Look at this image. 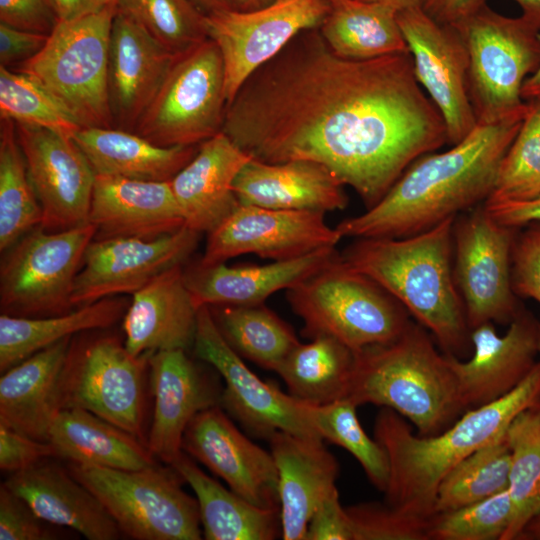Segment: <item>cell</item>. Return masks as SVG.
<instances>
[{"instance_id": "1", "label": "cell", "mask_w": 540, "mask_h": 540, "mask_svg": "<svg viewBox=\"0 0 540 540\" xmlns=\"http://www.w3.org/2000/svg\"><path fill=\"white\" fill-rule=\"evenodd\" d=\"M222 132L263 162L325 166L367 209L414 161L447 143L410 52L346 59L319 27L298 33L245 80L226 105Z\"/></svg>"}, {"instance_id": "2", "label": "cell", "mask_w": 540, "mask_h": 540, "mask_svg": "<svg viewBox=\"0 0 540 540\" xmlns=\"http://www.w3.org/2000/svg\"><path fill=\"white\" fill-rule=\"evenodd\" d=\"M529 108L496 123L477 124L451 149L421 156L379 202L335 228L342 238L407 237L483 203Z\"/></svg>"}, {"instance_id": "3", "label": "cell", "mask_w": 540, "mask_h": 540, "mask_svg": "<svg viewBox=\"0 0 540 540\" xmlns=\"http://www.w3.org/2000/svg\"><path fill=\"white\" fill-rule=\"evenodd\" d=\"M540 407V360L505 396L468 409L443 431L415 435L401 415L383 407L374 423V439L389 465L386 504L410 516L431 518L443 478L476 450L504 436L522 411Z\"/></svg>"}, {"instance_id": "4", "label": "cell", "mask_w": 540, "mask_h": 540, "mask_svg": "<svg viewBox=\"0 0 540 540\" xmlns=\"http://www.w3.org/2000/svg\"><path fill=\"white\" fill-rule=\"evenodd\" d=\"M455 219L407 237L359 238L341 254L351 268L392 295L445 354L453 356L465 352L470 341L452 266Z\"/></svg>"}, {"instance_id": "5", "label": "cell", "mask_w": 540, "mask_h": 540, "mask_svg": "<svg viewBox=\"0 0 540 540\" xmlns=\"http://www.w3.org/2000/svg\"><path fill=\"white\" fill-rule=\"evenodd\" d=\"M347 399L371 403L409 419L418 435L437 434L465 412L447 354L428 331L410 322L394 341L355 353Z\"/></svg>"}, {"instance_id": "6", "label": "cell", "mask_w": 540, "mask_h": 540, "mask_svg": "<svg viewBox=\"0 0 540 540\" xmlns=\"http://www.w3.org/2000/svg\"><path fill=\"white\" fill-rule=\"evenodd\" d=\"M287 299L304 322L305 337L330 336L355 353L394 341L411 322L392 295L341 254L289 289Z\"/></svg>"}, {"instance_id": "7", "label": "cell", "mask_w": 540, "mask_h": 540, "mask_svg": "<svg viewBox=\"0 0 540 540\" xmlns=\"http://www.w3.org/2000/svg\"><path fill=\"white\" fill-rule=\"evenodd\" d=\"M105 330L71 338L59 378L60 409L89 411L146 444L150 354H131L124 338Z\"/></svg>"}, {"instance_id": "8", "label": "cell", "mask_w": 540, "mask_h": 540, "mask_svg": "<svg viewBox=\"0 0 540 540\" xmlns=\"http://www.w3.org/2000/svg\"><path fill=\"white\" fill-rule=\"evenodd\" d=\"M117 2L102 10L57 21L44 48L19 70L45 86L82 127H113L108 57Z\"/></svg>"}, {"instance_id": "9", "label": "cell", "mask_w": 540, "mask_h": 540, "mask_svg": "<svg viewBox=\"0 0 540 540\" xmlns=\"http://www.w3.org/2000/svg\"><path fill=\"white\" fill-rule=\"evenodd\" d=\"M453 26L468 50V88L477 124L527 111L521 89L540 67L539 32L521 16L501 15L487 4Z\"/></svg>"}, {"instance_id": "10", "label": "cell", "mask_w": 540, "mask_h": 540, "mask_svg": "<svg viewBox=\"0 0 540 540\" xmlns=\"http://www.w3.org/2000/svg\"><path fill=\"white\" fill-rule=\"evenodd\" d=\"M70 473L104 505L121 532L137 540H199L196 498L181 487V477L158 465L121 470L67 463Z\"/></svg>"}, {"instance_id": "11", "label": "cell", "mask_w": 540, "mask_h": 540, "mask_svg": "<svg viewBox=\"0 0 540 540\" xmlns=\"http://www.w3.org/2000/svg\"><path fill=\"white\" fill-rule=\"evenodd\" d=\"M226 105L223 59L208 38L175 57L134 132L163 147L200 145L222 131Z\"/></svg>"}, {"instance_id": "12", "label": "cell", "mask_w": 540, "mask_h": 540, "mask_svg": "<svg viewBox=\"0 0 540 540\" xmlns=\"http://www.w3.org/2000/svg\"><path fill=\"white\" fill-rule=\"evenodd\" d=\"M95 235L90 222L62 231L39 226L24 235L1 263V312L39 318L71 311L75 278Z\"/></svg>"}, {"instance_id": "13", "label": "cell", "mask_w": 540, "mask_h": 540, "mask_svg": "<svg viewBox=\"0 0 540 540\" xmlns=\"http://www.w3.org/2000/svg\"><path fill=\"white\" fill-rule=\"evenodd\" d=\"M193 348L224 381L220 406L250 434L268 440L273 433L283 431L322 439L313 426L309 404L252 372L226 342L207 305L198 309Z\"/></svg>"}, {"instance_id": "14", "label": "cell", "mask_w": 540, "mask_h": 540, "mask_svg": "<svg viewBox=\"0 0 540 540\" xmlns=\"http://www.w3.org/2000/svg\"><path fill=\"white\" fill-rule=\"evenodd\" d=\"M518 228L496 222L483 203L453 226L454 278L470 331L510 323L521 310L512 287V248Z\"/></svg>"}, {"instance_id": "15", "label": "cell", "mask_w": 540, "mask_h": 540, "mask_svg": "<svg viewBox=\"0 0 540 540\" xmlns=\"http://www.w3.org/2000/svg\"><path fill=\"white\" fill-rule=\"evenodd\" d=\"M329 10V0H277L252 11L207 14L209 38L223 59L227 104L256 69L301 31L318 28Z\"/></svg>"}, {"instance_id": "16", "label": "cell", "mask_w": 540, "mask_h": 540, "mask_svg": "<svg viewBox=\"0 0 540 540\" xmlns=\"http://www.w3.org/2000/svg\"><path fill=\"white\" fill-rule=\"evenodd\" d=\"M398 22L415 77L442 115L447 143L455 145L477 126L469 96L466 43L455 26L437 22L422 7L398 12Z\"/></svg>"}, {"instance_id": "17", "label": "cell", "mask_w": 540, "mask_h": 540, "mask_svg": "<svg viewBox=\"0 0 540 540\" xmlns=\"http://www.w3.org/2000/svg\"><path fill=\"white\" fill-rule=\"evenodd\" d=\"M200 233L184 226L155 238H94L76 275L71 303L81 307L103 298L134 294L164 271L182 265Z\"/></svg>"}, {"instance_id": "18", "label": "cell", "mask_w": 540, "mask_h": 540, "mask_svg": "<svg viewBox=\"0 0 540 540\" xmlns=\"http://www.w3.org/2000/svg\"><path fill=\"white\" fill-rule=\"evenodd\" d=\"M324 214L239 204L208 233L204 254L198 262L212 265L249 253L280 261L335 247L342 236L326 224Z\"/></svg>"}, {"instance_id": "19", "label": "cell", "mask_w": 540, "mask_h": 540, "mask_svg": "<svg viewBox=\"0 0 540 540\" xmlns=\"http://www.w3.org/2000/svg\"><path fill=\"white\" fill-rule=\"evenodd\" d=\"M28 176L42 210L40 227L67 230L88 222L96 174L71 136L16 124Z\"/></svg>"}, {"instance_id": "20", "label": "cell", "mask_w": 540, "mask_h": 540, "mask_svg": "<svg viewBox=\"0 0 540 540\" xmlns=\"http://www.w3.org/2000/svg\"><path fill=\"white\" fill-rule=\"evenodd\" d=\"M182 451L252 504L280 510L278 472L271 452L245 436L221 406L203 410L190 421Z\"/></svg>"}, {"instance_id": "21", "label": "cell", "mask_w": 540, "mask_h": 540, "mask_svg": "<svg viewBox=\"0 0 540 540\" xmlns=\"http://www.w3.org/2000/svg\"><path fill=\"white\" fill-rule=\"evenodd\" d=\"M509 324L503 335L492 322L472 329L473 355L468 361L447 354L465 411L505 396L537 363L540 322L521 309Z\"/></svg>"}, {"instance_id": "22", "label": "cell", "mask_w": 540, "mask_h": 540, "mask_svg": "<svg viewBox=\"0 0 540 540\" xmlns=\"http://www.w3.org/2000/svg\"><path fill=\"white\" fill-rule=\"evenodd\" d=\"M153 415L146 445L170 463L182 452L184 432L201 411L220 406L223 387L184 349L162 350L148 358Z\"/></svg>"}, {"instance_id": "23", "label": "cell", "mask_w": 540, "mask_h": 540, "mask_svg": "<svg viewBox=\"0 0 540 540\" xmlns=\"http://www.w3.org/2000/svg\"><path fill=\"white\" fill-rule=\"evenodd\" d=\"M175 57L142 25L117 10L109 45L108 95L118 129H135Z\"/></svg>"}, {"instance_id": "24", "label": "cell", "mask_w": 540, "mask_h": 540, "mask_svg": "<svg viewBox=\"0 0 540 540\" xmlns=\"http://www.w3.org/2000/svg\"><path fill=\"white\" fill-rule=\"evenodd\" d=\"M88 222L96 239H155L185 226L170 182L96 175Z\"/></svg>"}, {"instance_id": "25", "label": "cell", "mask_w": 540, "mask_h": 540, "mask_svg": "<svg viewBox=\"0 0 540 540\" xmlns=\"http://www.w3.org/2000/svg\"><path fill=\"white\" fill-rule=\"evenodd\" d=\"M268 441L278 472L281 536L306 540L315 509L337 490L338 462L322 439L277 431Z\"/></svg>"}, {"instance_id": "26", "label": "cell", "mask_w": 540, "mask_h": 540, "mask_svg": "<svg viewBox=\"0 0 540 540\" xmlns=\"http://www.w3.org/2000/svg\"><path fill=\"white\" fill-rule=\"evenodd\" d=\"M123 317L124 343L135 355L193 346L198 307L176 265L135 292Z\"/></svg>"}, {"instance_id": "27", "label": "cell", "mask_w": 540, "mask_h": 540, "mask_svg": "<svg viewBox=\"0 0 540 540\" xmlns=\"http://www.w3.org/2000/svg\"><path fill=\"white\" fill-rule=\"evenodd\" d=\"M251 158L222 131L198 146L169 181L186 227L210 233L237 208L233 183Z\"/></svg>"}, {"instance_id": "28", "label": "cell", "mask_w": 540, "mask_h": 540, "mask_svg": "<svg viewBox=\"0 0 540 540\" xmlns=\"http://www.w3.org/2000/svg\"><path fill=\"white\" fill-rule=\"evenodd\" d=\"M339 253L325 247L265 265L227 266L225 262L184 270L195 305H257L273 293L291 289L332 262Z\"/></svg>"}, {"instance_id": "29", "label": "cell", "mask_w": 540, "mask_h": 540, "mask_svg": "<svg viewBox=\"0 0 540 540\" xmlns=\"http://www.w3.org/2000/svg\"><path fill=\"white\" fill-rule=\"evenodd\" d=\"M240 205L276 210H342L348 197L337 178L323 165L310 160L280 163L251 158L233 183Z\"/></svg>"}, {"instance_id": "30", "label": "cell", "mask_w": 540, "mask_h": 540, "mask_svg": "<svg viewBox=\"0 0 540 540\" xmlns=\"http://www.w3.org/2000/svg\"><path fill=\"white\" fill-rule=\"evenodd\" d=\"M3 483L47 523L89 540H116L123 534L101 501L68 468L48 459L10 474Z\"/></svg>"}, {"instance_id": "31", "label": "cell", "mask_w": 540, "mask_h": 540, "mask_svg": "<svg viewBox=\"0 0 540 540\" xmlns=\"http://www.w3.org/2000/svg\"><path fill=\"white\" fill-rule=\"evenodd\" d=\"M71 338L36 352L2 373L0 425L48 441L51 425L61 411L59 378Z\"/></svg>"}, {"instance_id": "32", "label": "cell", "mask_w": 540, "mask_h": 540, "mask_svg": "<svg viewBox=\"0 0 540 540\" xmlns=\"http://www.w3.org/2000/svg\"><path fill=\"white\" fill-rule=\"evenodd\" d=\"M96 175L170 181L196 154V146L156 145L113 127H81L72 136Z\"/></svg>"}, {"instance_id": "33", "label": "cell", "mask_w": 540, "mask_h": 540, "mask_svg": "<svg viewBox=\"0 0 540 540\" xmlns=\"http://www.w3.org/2000/svg\"><path fill=\"white\" fill-rule=\"evenodd\" d=\"M55 455L67 463L121 470L153 467L155 456L147 445L99 416L79 408L62 409L48 436Z\"/></svg>"}, {"instance_id": "34", "label": "cell", "mask_w": 540, "mask_h": 540, "mask_svg": "<svg viewBox=\"0 0 540 540\" xmlns=\"http://www.w3.org/2000/svg\"><path fill=\"white\" fill-rule=\"evenodd\" d=\"M169 466L194 491L206 540H273L281 536L280 510L256 506L225 488L183 451Z\"/></svg>"}, {"instance_id": "35", "label": "cell", "mask_w": 540, "mask_h": 540, "mask_svg": "<svg viewBox=\"0 0 540 540\" xmlns=\"http://www.w3.org/2000/svg\"><path fill=\"white\" fill-rule=\"evenodd\" d=\"M129 306L123 297H107L49 317L0 316L1 373L65 338L97 329H108L123 319Z\"/></svg>"}, {"instance_id": "36", "label": "cell", "mask_w": 540, "mask_h": 540, "mask_svg": "<svg viewBox=\"0 0 540 540\" xmlns=\"http://www.w3.org/2000/svg\"><path fill=\"white\" fill-rule=\"evenodd\" d=\"M330 10L319 31L335 54L369 60L408 53L398 22V11L364 0H329Z\"/></svg>"}, {"instance_id": "37", "label": "cell", "mask_w": 540, "mask_h": 540, "mask_svg": "<svg viewBox=\"0 0 540 540\" xmlns=\"http://www.w3.org/2000/svg\"><path fill=\"white\" fill-rule=\"evenodd\" d=\"M354 366L355 352L333 337L320 335L299 342L276 373L290 395L322 405L347 397Z\"/></svg>"}, {"instance_id": "38", "label": "cell", "mask_w": 540, "mask_h": 540, "mask_svg": "<svg viewBox=\"0 0 540 540\" xmlns=\"http://www.w3.org/2000/svg\"><path fill=\"white\" fill-rule=\"evenodd\" d=\"M216 326L243 359L277 372L299 343L292 328L264 304L209 306Z\"/></svg>"}, {"instance_id": "39", "label": "cell", "mask_w": 540, "mask_h": 540, "mask_svg": "<svg viewBox=\"0 0 540 540\" xmlns=\"http://www.w3.org/2000/svg\"><path fill=\"white\" fill-rule=\"evenodd\" d=\"M505 438L511 454L508 491L513 519L502 540L522 538L526 525L540 514V407L519 413Z\"/></svg>"}, {"instance_id": "40", "label": "cell", "mask_w": 540, "mask_h": 540, "mask_svg": "<svg viewBox=\"0 0 540 540\" xmlns=\"http://www.w3.org/2000/svg\"><path fill=\"white\" fill-rule=\"evenodd\" d=\"M42 223L14 122L2 120L0 133V250L7 251Z\"/></svg>"}, {"instance_id": "41", "label": "cell", "mask_w": 540, "mask_h": 540, "mask_svg": "<svg viewBox=\"0 0 540 540\" xmlns=\"http://www.w3.org/2000/svg\"><path fill=\"white\" fill-rule=\"evenodd\" d=\"M510 466L511 454L504 434L466 457L443 478L436 494L435 515L508 489Z\"/></svg>"}, {"instance_id": "42", "label": "cell", "mask_w": 540, "mask_h": 540, "mask_svg": "<svg viewBox=\"0 0 540 540\" xmlns=\"http://www.w3.org/2000/svg\"><path fill=\"white\" fill-rule=\"evenodd\" d=\"M168 52L179 56L209 38L207 14L190 0H117Z\"/></svg>"}, {"instance_id": "43", "label": "cell", "mask_w": 540, "mask_h": 540, "mask_svg": "<svg viewBox=\"0 0 540 540\" xmlns=\"http://www.w3.org/2000/svg\"><path fill=\"white\" fill-rule=\"evenodd\" d=\"M0 115L20 125L73 136L82 126L67 107L32 76L0 66Z\"/></svg>"}, {"instance_id": "44", "label": "cell", "mask_w": 540, "mask_h": 540, "mask_svg": "<svg viewBox=\"0 0 540 540\" xmlns=\"http://www.w3.org/2000/svg\"><path fill=\"white\" fill-rule=\"evenodd\" d=\"M308 404L313 426L320 437L354 456L371 483L384 492L389 478L387 456L380 444L362 428L357 405L347 398L322 405Z\"/></svg>"}, {"instance_id": "45", "label": "cell", "mask_w": 540, "mask_h": 540, "mask_svg": "<svg viewBox=\"0 0 540 540\" xmlns=\"http://www.w3.org/2000/svg\"><path fill=\"white\" fill-rule=\"evenodd\" d=\"M529 104V111L501 161L489 199L528 200L540 195V99Z\"/></svg>"}, {"instance_id": "46", "label": "cell", "mask_w": 540, "mask_h": 540, "mask_svg": "<svg viewBox=\"0 0 540 540\" xmlns=\"http://www.w3.org/2000/svg\"><path fill=\"white\" fill-rule=\"evenodd\" d=\"M513 519L508 489L431 518L429 538L436 540H502Z\"/></svg>"}, {"instance_id": "47", "label": "cell", "mask_w": 540, "mask_h": 540, "mask_svg": "<svg viewBox=\"0 0 540 540\" xmlns=\"http://www.w3.org/2000/svg\"><path fill=\"white\" fill-rule=\"evenodd\" d=\"M355 540H426L431 518L406 515L385 504L365 503L346 508Z\"/></svg>"}, {"instance_id": "48", "label": "cell", "mask_w": 540, "mask_h": 540, "mask_svg": "<svg viewBox=\"0 0 540 540\" xmlns=\"http://www.w3.org/2000/svg\"><path fill=\"white\" fill-rule=\"evenodd\" d=\"M512 287L517 296L540 304V222L517 233L512 248Z\"/></svg>"}, {"instance_id": "49", "label": "cell", "mask_w": 540, "mask_h": 540, "mask_svg": "<svg viewBox=\"0 0 540 540\" xmlns=\"http://www.w3.org/2000/svg\"><path fill=\"white\" fill-rule=\"evenodd\" d=\"M19 495L4 483L0 487V539L50 540L55 534Z\"/></svg>"}, {"instance_id": "50", "label": "cell", "mask_w": 540, "mask_h": 540, "mask_svg": "<svg viewBox=\"0 0 540 540\" xmlns=\"http://www.w3.org/2000/svg\"><path fill=\"white\" fill-rule=\"evenodd\" d=\"M56 457L48 441L36 440L0 425V468L10 474Z\"/></svg>"}, {"instance_id": "51", "label": "cell", "mask_w": 540, "mask_h": 540, "mask_svg": "<svg viewBox=\"0 0 540 540\" xmlns=\"http://www.w3.org/2000/svg\"><path fill=\"white\" fill-rule=\"evenodd\" d=\"M306 540H355L352 521L340 503L337 490L315 509L307 527Z\"/></svg>"}, {"instance_id": "52", "label": "cell", "mask_w": 540, "mask_h": 540, "mask_svg": "<svg viewBox=\"0 0 540 540\" xmlns=\"http://www.w3.org/2000/svg\"><path fill=\"white\" fill-rule=\"evenodd\" d=\"M0 22L49 35L57 19L47 0H0Z\"/></svg>"}, {"instance_id": "53", "label": "cell", "mask_w": 540, "mask_h": 540, "mask_svg": "<svg viewBox=\"0 0 540 540\" xmlns=\"http://www.w3.org/2000/svg\"><path fill=\"white\" fill-rule=\"evenodd\" d=\"M48 36L0 22V66L21 65L30 60L44 48Z\"/></svg>"}, {"instance_id": "54", "label": "cell", "mask_w": 540, "mask_h": 540, "mask_svg": "<svg viewBox=\"0 0 540 540\" xmlns=\"http://www.w3.org/2000/svg\"><path fill=\"white\" fill-rule=\"evenodd\" d=\"M487 213L499 224L520 228L540 222V195L528 200H495L483 202Z\"/></svg>"}, {"instance_id": "55", "label": "cell", "mask_w": 540, "mask_h": 540, "mask_svg": "<svg viewBox=\"0 0 540 540\" xmlns=\"http://www.w3.org/2000/svg\"><path fill=\"white\" fill-rule=\"evenodd\" d=\"M484 4L486 0H424L422 8L437 22L455 25Z\"/></svg>"}, {"instance_id": "56", "label": "cell", "mask_w": 540, "mask_h": 540, "mask_svg": "<svg viewBox=\"0 0 540 540\" xmlns=\"http://www.w3.org/2000/svg\"><path fill=\"white\" fill-rule=\"evenodd\" d=\"M57 21L74 20L102 10L111 0H47Z\"/></svg>"}, {"instance_id": "57", "label": "cell", "mask_w": 540, "mask_h": 540, "mask_svg": "<svg viewBox=\"0 0 540 540\" xmlns=\"http://www.w3.org/2000/svg\"><path fill=\"white\" fill-rule=\"evenodd\" d=\"M522 10L521 17L540 33V0H513Z\"/></svg>"}, {"instance_id": "58", "label": "cell", "mask_w": 540, "mask_h": 540, "mask_svg": "<svg viewBox=\"0 0 540 540\" xmlns=\"http://www.w3.org/2000/svg\"><path fill=\"white\" fill-rule=\"evenodd\" d=\"M521 97L526 102L540 99V67L523 83Z\"/></svg>"}, {"instance_id": "59", "label": "cell", "mask_w": 540, "mask_h": 540, "mask_svg": "<svg viewBox=\"0 0 540 540\" xmlns=\"http://www.w3.org/2000/svg\"><path fill=\"white\" fill-rule=\"evenodd\" d=\"M204 13L235 9L233 0H190Z\"/></svg>"}, {"instance_id": "60", "label": "cell", "mask_w": 540, "mask_h": 540, "mask_svg": "<svg viewBox=\"0 0 540 540\" xmlns=\"http://www.w3.org/2000/svg\"><path fill=\"white\" fill-rule=\"evenodd\" d=\"M369 2H377L389 7H392L396 11L400 12L403 10L422 7L424 0H364Z\"/></svg>"}, {"instance_id": "61", "label": "cell", "mask_w": 540, "mask_h": 540, "mask_svg": "<svg viewBox=\"0 0 540 540\" xmlns=\"http://www.w3.org/2000/svg\"><path fill=\"white\" fill-rule=\"evenodd\" d=\"M277 0H233L234 8L239 11H252L274 3Z\"/></svg>"}, {"instance_id": "62", "label": "cell", "mask_w": 540, "mask_h": 540, "mask_svg": "<svg viewBox=\"0 0 540 540\" xmlns=\"http://www.w3.org/2000/svg\"><path fill=\"white\" fill-rule=\"evenodd\" d=\"M523 536L526 538H540V514L535 516L525 527Z\"/></svg>"}, {"instance_id": "63", "label": "cell", "mask_w": 540, "mask_h": 540, "mask_svg": "<svg viewBox=\"0 0 540 540\" xmlns=\"http://www.w3.org/2000/svg\"><path fill=\"white\" fill-rule=\"evenodd\" d=\"M539 352H540V336H539Z\"/></svg>"}, {"instance_id": "64", "label": "cell", "mask_w": 540, "mask_h": 540, "mask_svg": "<svg viewBox=\"0 0 540 540\" xmlns=\"http://www.w3.org/2000/svg\"><path fill=\"white\" fill-rule=\"evenodd\" d=\"M111 1H116L117 2V0H111Z\"/></svg>"}]
</instances>
